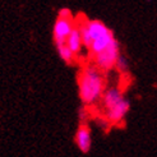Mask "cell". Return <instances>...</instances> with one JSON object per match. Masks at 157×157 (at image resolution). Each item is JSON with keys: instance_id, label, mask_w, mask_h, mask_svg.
Masks as SVG:
<instances>
[{"instance_id": "cell-1", "label": "cell", "mask_w": 157, "mask_h": 157, "mask_svg": "<svg viewBox=\"0 0 157 157\" xmlns=\"http://www.w3.org/2000/svg\"><path fill=\"white\" fill-rule=\"evenodd\" d=\"M83 46L87 48L92 58L106 51L111 46L119 44L111 28H109L104 22L97 19H86L79 26Z\"/></svg>"}, {"instance_id": "cell-2", "label": "cell", "mask_w": 157, "mask_h": 157, "mask_svg": "<svg viewBox=\"0 0 157 157\" xmlns=\"http://www.w3.org/2000/svg\"><path fill=\"white\" fill-rule=\"evenodd\" d=\"M104 72L95 65H87L78 77V95L86 106H92L101 101L106 91Z\"/></svg>"}, {"instance_id": "cell-3", "label": "cell", "mask_w": 157, "mask_h": 157, "mask_svg": "<svg viewBox=\"0 0 157 157\" xmlns=\"http://www.w3.org/2000/svg\"><path fill=\"white\" fill-rule=\"evenodd\" d=\"M101 104L104 109L102 116L109 124L121 123L130 109L129 101L124 97L123 92L116 87L107 88L105 91L102 98H101Z\"/></svg>"}, {"instance_id": "cell-4", "label": "cell", "mask_w": 157, "mask_h": 157, "mask_svg": "<svg viewBox=\"0 0 157 157\" xmlns=\"http://www.w3.org/2000/svg\"><path fill=\"white\" fill-rule=\"evenodd\" d=\"M75 28L73 14L69 9H61L58 14V18L54 23L52 28V38L55 46L65 45L69 35L73 32Z\"/></svg>"}, {"instance_id": "cell-5", "label": "cell", "mask_w": 157, "mask_h": 157, "mask_svg": "<svg viewBox=\"0 0 157 157\" xmlns=\"http://www.w3.org/2000/svg\"><path fill=\"white\" fill-rule=\"evenodd\" d=\"M120 56H121L120 46H119V44H116V45L111 46L110 49H107L106 51L96 55V56L93 58V65L97 67L100 70H102V72H107V70H111L116 67V63Z\"/></svg>"}, {"instance_id": "cell-6", "label": "cell", "mask_w": 157, "mask_h": 157, "mask_svg": "<svg viewBox=\"0 0 157 157\" xmlns=\"http://www.w3.org/2000/svg\"><path fill=\"white\" fill-rule=\"evenodd\" d=\"M74 142L77 148L82 153H88L92 148V134L91 129L86 123H82L79 128L77 129L75 136H74Z\"/></svg>"}, {"instance_id": "cell-7", "label": "cell", "mask_w": 157, "mask_h": 157, "mask_svg": "<svg viewBox=\"0 0 157 157\" xmlns=\"http://www.w3.org/2000/svg\"><path fill=\"white\" fill-rule=\"evenodd\" d=\"M65 45L70 49V51H72L74 55H78L81 52V50L83 48V40H82L81 31H79V28H78V26H75L73 32L69 35Z\"/></svg>"}, {"instance_id": "cell-8", "label": "cell", "mask_w": 157, "mask_h": 157, "mask_svg": "<svg viewBox=\"0 0 157 157\" xmlns=\"http://www.w3.org/2000/svg\"><path fill=\"white\" fill-rule=\"evenodd\" d=\"M56 51L59 54V56L60 59L67 63V64H72L74 58H75V55L70 51V49L68 48L67 45H60V46H56Z\"/></svg>"}, {"instance_id": "cell-9", "label": "cell", "mask_w": 157, "mask_h": 157, "mask_svg": "<svg viewBox=\"0 0 157 157\" xmlns=\"http://www.w3.org/2000/svg\"><path fill=\"white\" fill-rule=\"evenodd\" d=\"M115 68H116L117 70H120V72H125V70L128 69V63H127V59H124L123 55L119 58V60H117L116 67H115Z\"/></svg>"}]
</instances>
